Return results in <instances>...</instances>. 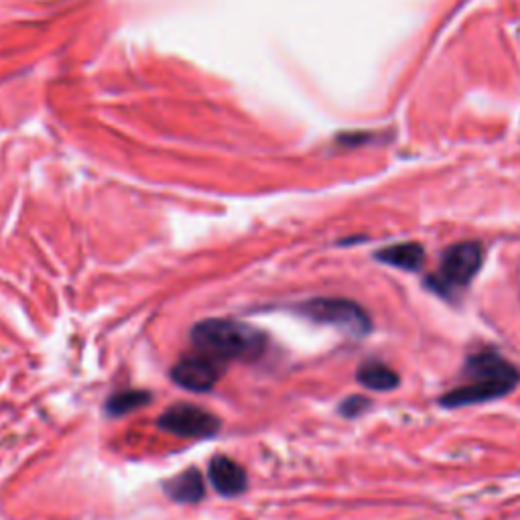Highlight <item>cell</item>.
Returning a JSON list of instances; mask_svg holds the SVG:
<instances>
[{
	"label": "cell",
	"mask_w": 520,
	"mask_h": 520,
	"mask_svg": "<svg viewBox=\"0 0 520 520\" xmlns=\"http://www.w3.org/2000/svg\"><path fill=\"white\" fill-rule=\"evenodd\" d=\"M520 384V370L496 348L470 352L460 372V384L443 393L437 403L443 409H464L492 403L512 395Z\"/></svg>",
	"instance_id": "6da1fadb"
},
{
	"label": "cell",
	"mask_w": 520,
	"mask_h": 520,
	"mask_svg": "<svg viewBox=\"0 0 520 520\" xmlns=\"http://www.w3.org/2000/svg\"><path fill=\"white\" fill-rule=\"evenodd\" d=\"M193 348L216 358L222 364L232 360L254 362L267 352L269 338L244 321L212 317L195 323L191 328Z\"/></svg>",
	"instance_id": "7a4b0ae2"
},
{
	"label": "cell",
	"mask_w": 520,
	"mask_h": 520,
	"mask_svg": "<svg viewBox=\"0 0 520 520\" xmlns=\"http://www.w3.org/2000/svg\"><path fill=\"white\" fill-rule=\"evenodd\" d=\"M356 380L370 388L376 390V393H390V390H395L401 386V376L399 372L388 366L380 360H366L360 364V368L356 370Z\"/></svg>",
	"instance_id": "30bf717a"
},
{
	"label": "cell",
	"mask_w": 520,
	"mask_h": 520,
	"mask_svg": "<svg viewBox=\"0 0 520 520\" xmlns=\"http://www.w3.org/2000/svg\"><path fill=\"white\" fill-rule=\"evenodd\" d=\"M153 395L149 390H141V388H128V390H120V393H114L108 401H106V413L110 417H122L133 413L137 409H143L151 403Z\"/></svg>",
	"instance_id": "8fae6325"
},
{
	"label": "cell",
	"mask_w": 520,
	"mask_h": 520,
	"mask_svg": "<svg viewBox=\"0 0 520 520\" xmlns=\"http://www.w3.org/2000/svg\"><path fill=\"white\" fill-rule=\"evenodd\" d=\"M372 409V401L368 397H362V395H352L348 399H344L338 407V413L344 417V419H356V417H362L366 411Z\"/></svg>",
	"instance_id": "7c38bea8"
},
{
	"label": "cell",
	"mask_w": 520,
	"mask_h": 520,
	"mask_svg": "<svg viewBox=\"0 0 520 520\" xmlns=\"http://www.w3.org/2000/svg\"><path fill=\"white\" fill-rule=\"evenodd\" d=\"M226 370V364L218 362L216 358L195 352L191 356L181 358L171 368V378L177 386L191 390V393H208L216 386V382L222 378Z\"/></svg>",
	"instance_id": "8992f818"
},
{
	"label": "cell",
	"mask_w": 520,
	"mask_h": 520,
	"mask_svg": "<svg viewBox=\"0 0 520 520\" xmlns=\"http://www.w3.org/2000/svg\"><path fill=\"white\" fill-rule=\"evenodd\" d=\"M484 267V246L478 240H464L451 244L441 252L439 267L429 273L423 287L433 295L455 303L462 299L472 281Z\"/></svg>",
	"instance_id": "3957f363"
},
{
	"label": "cell",
	"mask_w": 520,
	"mask_h": 520,
	"mask_svg": "<svg viewBox=\"0 0 520 520\" xmlns=\"http://www.w3.org/2000/svg\"><path fill=\"white\" fill-rule=\"evenodd\" d=\"M165 494L181 504H193L200 502L206 496V484H204V476L200 474V470L189 468L185 472H181L179 476L167 480L163 484Z\"/></svg>",
	"instance_id": "9c48e42d"
},
{
	"label": "cell",
	"mask_w": 520,
	"mask_h": 520,
	"mask_svg": "<svg viewBox=\"0 0 520 520\" xmlns=\"http://www.w3.org/2000/svg\"><path fill=\"white\" fill-rule=\"evenodd\" d=\"M374 258L386 267H395V269L407 271V273H419L425 265L427 254H425L423 244H419V242H399V244H390V246L376 250Z\"/></svg>",
	"instance_id": "ba28073f"
},
{
	"label": "cell",
	"mask_w": 520,
	"mask_h": 520,
	"mask_svg": "<svg viewBox=\"0 0 520 520\" xmlns=\"http://www.w3.org/2000/svg\"><path fill=\"white\" fill-rule=\"evenodd\" d=\"M208 478L214 488L224 496H238L248 488L244 468L228 455H216L208 466Z\"/></svg>",
	"instance_id": "52a82bcc"
},
{
	"label": "cell",
	"mask_w": 520,
	"mask_h": 520,
	"mask_svg": "<svg viewBox=\"0 0 520 520\" xmlns=\"http://www.w3.org/2000/svg\"><path fill=\"white\" fill-rule=\"evenodd\" d=\"M297 313L315 323L330 325V328H336L352 338H364L372 332V319L368 311L354 299L317 297L301 303Z\"/></svg>",
	"instance_id": "277c9868"
},
{
	"label": "cell",
	"mask_w": 520,
	"mask_h": 520,
	"mask_svg": "<svg viewBox=\"0 0 520 520\" xmlns=\"http://www.w3.org/2000/svg\"><path fill=\"white\" fill-rule=\"evenodd\" d=\"M157 425L159 429L179 437H214L222 427L220 419L210 411L189 403L165 409L157 419Z\"/></svg>",
	"instance_id": "5b68a950"
}]
</instances>
